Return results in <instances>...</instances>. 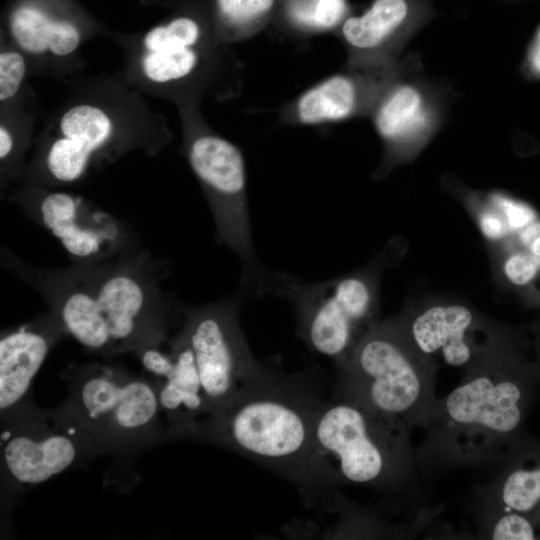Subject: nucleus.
I'll list each match as a JSON object with an SVG mask.
<instances>
[{"mask_svg":"<svg viewBox=\"0 0 540 540\" xmlns=\"http://www.w3.org/2000/svg\"><path fill=\"white\" fill-rule=\"evenodd\" d=\"M0 262L39 293L68 336L102 357L161 346L182 323L183 306L162 287L170 269L147 248L50 269L2 247Z\"/></svg>","mask_w":540,"mask_h":540,"instance_id":"f257e3e1","label":"nucleus"},{"mask_svg":"<svg viewBox=\"0 0 540 540\" xmlns=\"http://www.w3.org/2000/svg\"><path fill=\"white\" fill-rule=\"evenodd\" d=\"M540 379L539 366L510 342L468 368L422 424V466L501 462L526 436L524 425Z\"/></svg>","mask_w":540,"mask_h":540,"instance_id":"f03ea898","label":"nucleus"},{"mask_svg":"<svg viewBox=\"0 0 540 540\" xmlns=\"http://www.w3.org/2000/svg\"><path fill=\"white\" fill-rule=\"evenodd\" d=\"M327 400L318 372L286 374L261 363L224 405L203 416L185 440L210 443L280 474L304 489L317 413Z\"/></svg>","mask_w":540,"mask_h":540,"instance_id":"7ed1b4c3","label":"nucleus"},{"mask_svg":"<svg viewBox=\"0 0 540 540\" xmlns=\"http://www.w3.org/2000/svg\"><path fill=\"white\" fill-rule=\"evenodd\" d=\"M410 427L359 400L335 392L319 409L313 451L302 495H318L342 485L393 491L413 480L415 460Z\"/></svg>","mask_w":540,"mask_h":540,"instance_id":"20e7f679","label":"nucleus"},{"mask_svg":"<svg viewBox=\"0 0 540 540\" xmlns=\"http://www.w3.org/2000/svg\"><path fill=\"white\" fill-rule=\"evenodd\" d=\"M61 377L68 396L60 409L100 455L131 458L171 441L154 378L99 362L70 364Z\"/></svg>","mask_w":540,"mask_h":540,"instance_id":"39448f33","label":"nucleus"},{"mask_svg":"<svg viewBox=\"0 0 540 540\" xmlns=\"http://www.w3.org/2000/svg\"><path fill=\"white\" fill-rule=\"evenodd\" d=\"M338 368L335 392L410 428L435 410L437 367L411 343L398 319L377 321Z\"/></svg>","mask_w":540,"mask_h":540,"instance_id":"423d86ee","label":"nucleus"},{"mask_svg":"<svg viewBox=\"0 0 540 540\" xmlns=\"http://www.w3.org/2000/svg\"><path fill=\"white\" fill-rule=\"evenodd\" d=\"M1 422V487L5 500L100 456L60 407L35 403Z\"/></svg>","mask_w":540,"mask_h":540,"instance_id":"0eeeda50","label":"nucleus"},{"mask_svg":"<svg viewBox=\"0 0 540 540\" xmlns=\"http://www.w3.org/2000/svg\"><path fill=\"white\" fill-rule=\"evenodd\" d=\"M187 158L205 192L218 242L239 258L242 288L256 292L270 271L260 264L254 249L240 149L218 135L201 133L189 140Z\"/></svg>","mask_w":540,"mask_h":540,"instance_id":"6e6552de","label":"nucleus"},{"mask_svg":"<svg viewBox=\"0 0 540 540\" xmlns=\"http://www.w3.org/2000/svg\"><path fill=\"white\" fill-rule=\"evenodd\" d=\"M243 297L238 291L215 302L183 306L179 332L194 353L208 413L228 402L262 363L240 326Z\"/></svg>","mask_w":540,"mask_h":540,"instance_id":"1a4fd4ad","label":"nucleus"},{"mask_svg":"<svg viewBox=\"0 0 540 540\" xmlns=\"http://www.w3.org/2000/svg\"><path fill=\"white\" fill-rule=\"evenodd\" d=\"M22 213L53 236L71 263H89L141 248L130 226L82 197L26 191L14 197Z\"/></svg>","mask_w":540,"mask_h":540,"instance_id":"9d476101","label":"nucleus"},{"mask_svg":"<svg viewBox=\"0 0 540 540\" xmlns=\"http://www.w3.org/2000/svg\"><path fill=\"white\" fill-rule=\"evenodd\" d=\"M397 319L418 352L437 368L467 370L509 342L463 303L432 302Z\"/></svg>","mask_w":540,"mask_h":540,"instance_id":"9b49d317","label":"nucleus"},{"mask_svg":"<svg viewBox=\"0 0 540 540\" xmlns=\"http://www.w3.org/2000/svg\"><path fill=\"white\" fill-rule=\"evenodd\" d=\"M419 71L420 65L393 81L370 114L384 144L387 166L415 156L444 121L447 93Z\"/></svg>","mask_w":540,"mask_h":540,"instance_id":"f8f14e48","label":"nucleus"},{"mask_svg":"<svg viewBox=\"0 0 540 540\" xmlns=\"http://www.w3.org/2000/svg\"><path fill=\"white\" fill-rule=\"evenodd\" d=\"M418 65L414 55L382 65H350L301 94L292 116L298 123L314 125L371 114L388 86Z\"/></svg>","mask_w":540,"mask_h":540,"instance_id":"ddd939ff","label":"nucleus"},{"mask_svg":"<svg viewBox=\"0 0 540 540\" xmlns=\"http://www.w3.org/2000/svg\"><path fill=\"white\" fill-rule=\"evenodd\" d=\"M68 334L48 310L0 335V419L34 403L31 386L50 350Z\"/></svg>","mask_w":540,"mask_h":540,"instance_id":"4468645a","label":"nucleus"},{"mask_svg":"<svg viewBox=\"0 0 540 540\" xmlns=\"http://www.w3.org/2000/svg\"><path fill=\"white\" fill-rule=\"evenodd\" d=\"M408 0H375L362 15L347 18L341 28L349 65L373 66L397 61L416 29Z\"/></svg>","mask_w":540,"mask_h":540,"instance_id":"2eb2a0df","label":"nucleus"},{"mask_svg":"<svg viewBox=\"0 0 540 540\" xmlns=\"http://www.w3.org/2000/svg\"><path fill=\"white\" fill-rule=\"evenodd\" d=\"M60 136L44 155V172L52 182L70 184L87 172L94 156L108 144L112 123L100 108L81 104L67 110L59 125Z\"/></svg>","mask_w":540,"mask_h":540,"instance_id":"dca6fc26","label":"nucleus"},{"mask_svg":"<svg viewBox=\"0 0 540 540\" xmlns=\"http://www.w3.org/2000/svg\"><path fill=\"white\" fill-rule=\"evenodd\" d=\"M169 344L174 369L167 379H155L158 400L170 440H185L192 427L208 413V408L189 343L178 332Z\"/></svg>","mask_w":540,"mask_h":540,"instance_id":"f3484780","label":"nucleus"},{"mask_svg":"<svg viewBox=\"0 0 540 540\" xmlns=\"http://www.w3.org/2000/svg\"><path fill=\"white\" fill-rule=\"evenodd\" d=\"M501 462L485 496L487 512H517L540 529V441L525 436Z\"/></svg>","mask_w":540,"mask_h":540,"instance_id":"a211bd4d","label":"nucleus"},{"mask_svg":"<svg viewBox=\"0 0 540 540\" xmlns=\"http://www.w3.org/2000/svg\"><path fill=\"white\" fill-rule=\"evenodd\" d=\"M200 27L189 17H179L152 28L144 37L142 70L152 82L167 83L188 76L198 64L194 45Z\"/></svg>","mask_w":540,"mask_h":540,"instance_id":"6ab92c4d","label":"nucleus"},{"mask_svg":"<svg viewBox=\"0 0 540 540\" xmlns=\"http://www.w3.org/2000/svg\"><path fill=\"white\" fill-rule=\"evenodd\" d=\"M9 27L18 46L34 55L49 51L55 56H67L80 43V32L73 23L55 20L32 5L16 8L11 15Z\"/></svg>","mask_w":540,"mask_h":540,"instance_id":"aec40b11","label":"nucleus"},{"mask_svg":"<svg viewBox=\"0 0 540 540\" xmlns=\"http://www.w3.org/2000/svg\"><path fill=\"white\" fill-rule=\"evenodd\" d=\"M347 10L345 0H290L291 19L304 28L330 29L338 25Z\"/></svg>","mask_w":540,"mask_h":540,"instance_id":"412c9836","label":"nucleus"},{"mask_svg":"<svg viewBox=\"0 0 540 540\" xmlns=\"http://www.w3.org/2000/svg\"><path fill=\"white\" fill-rule=\"evenodd\" d=\"M222 20L234 30H244L260 21L274 5V0H216Z\"/></svg>","mask_w":540,"mask_h":540,"instance_id":"4be33fe9","label":"nucleus"},{"mask_svg":"<svg viewBox=\"0 0 540 540\" xmlns=\"http://www.w3.org/2000/svg\"><path fill=\"white\" fill-rule=\"evenodd\" d=\"M487 537L495 540L537 539L540 529L525 515L502 511L490 514Z\"/></svg>","mask_w":540,"mask_h":540,"instance_id":"5701e85b","label":"nucleus"},{"mask_svg":"<svg viewBox=\"0 0 540 540\" xmlns=\"http://www.w3.org/2000/svg\"><path fill=\"white\" fill-rule=\"evenodd\" d=\"M502 272L513 286L530 285L540 273V257L526 248L513 247L502 262Z\"/></svg>","mask_w":540,"mask_h":540,"instance_id":"b1692460","label":"nucleus"},{"mask_svg":"<svg viewBox=\"0 0 540 540\" xmlns=\"http://www.w3.org/2000/svg\"><path fill=\"white\" fill-rule=\"evenodd\" d=\"M488 200L501 212L514 238L521 230L539 219L536 211L528 204L503 193H492Z\"/></svg>","mask_w":540,"mask_h":540,"instance_id":"393cba45","label":"nucleus"},{"mask_svg":"<svg viewBox=\"0 0 540 540\" xmlns=\"http://www.w3.org/2000/svg\"><path fill=\"white\" fill-rule=\"evenodd\" d=\"M26 72L23 55L16 51H5L0 55V100L13 97L19 90Z\"/></svg>","mask_w":540,"mask_h":540,"instance_id":"a878e982","label":"nucleus"},{"mask_svg":"<svg viewBox=\"0 0 540 540\" xmlns=\"http://www.w3.org/2000/svg\"><path fill=\"white\" fill-rule=\"evenodd\" d=\"M161 346H147L138 350L134 355L142 365L145 374L157 379L165 380L173 372L174 358L171 352H164Z\"/></svg>","mask_w":540,"mask_h":540,"instance_id":"bb28decb","label":"nucleus"},{"mask_svg":"<svg viewBox=\"0 0 540 540\" xmlns=\"http://www.w3.org/2000/svg\"><path fill=\"white\" fill-rule=\"evenodd\" d=\"M478 224L489 240L501 241L513 236L503 215L489 200L478 210Z\"/></svg>","mask_w":540,"mask_h":540,"instance_id":"cd10ccee","label":"nucleus"},{"mask_svg":"<svg viewBox=\"0 0 540 540\" xmlns=\"http://www.w3.org/2000/svg\"><path fill=\"white\" fill-rule=\"evenodd\" d=\"M14 151V139L9 130L1 126L0 127V159L1 162H5L12 157Z\"/></svg>","mask_w":540,"mask_h":540,"instance_id":"c85d7f7f","label":"nucleus"},{"mask_svg":"<svg viewBox=\"0 0 540 540\" xmlns=\"http://www.w3.org/2000/svg\"><path fill=\"white\" fill-rule=\"evenodd\" d=\"M528 250L534 255L540 257V234L531 242Z\"/></svg>","mask_w":540,"mask_h":540,"instance_id":"c756f323","label":"nucleus"},{"mask_svg":"<svg viewBox=\"0 0 540 540\" xmlns=\"http://www.w3.org/2000/svg\"><path fill=\"white\" fill-rule=\"evenodd\" d=\"M532 42L540 45V26L538 27Z\"/></svg>","mask_w":540,"mask_h":540,"instance_id":"7c9ffc66","label":"nucleus"},{"mask_svg":"<svg viewBox=\"0 0 540 540\" xmlns=\"http://www.w3.org/2000/svg\"><path fill=\"white\" fill-rule=\"evenodd\" d=\"M539 342H540V327H539ZM539 368H540V366H539Z\"/></svg>","mask_w":540,"mask_h":540,"instance_id":"2f4dec72","label":"nucleus"}]
</instances>
